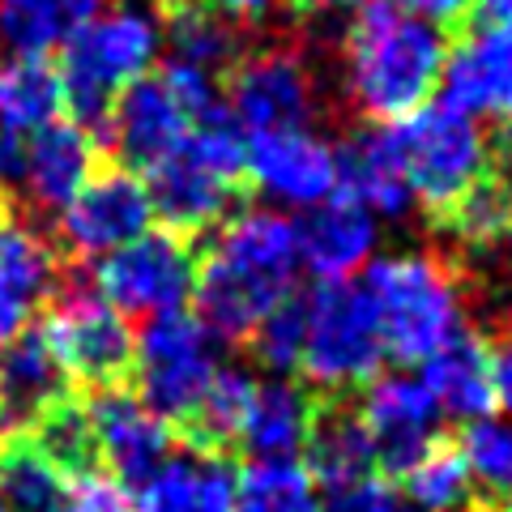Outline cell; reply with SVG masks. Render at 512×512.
I'll use <instances>...</instances> for the list:
<instances>
[{
	"instance_id": "1",
	"label": "cell",
	"mask_w": 512,
	"mask_h": 512,
	"mask_svg": "<svg viewBox=\"0 0 512 512\" xmlns=\"http://www.w3.org/2000/svg\"><path fill=\"white\" fill-rule=\"evenodd\" d=\"M299 278V231L282 210H239L222 222L205 261H197V320L218 342L252 338L282 308Z\"/></svg>"
},
{
	"instance_id": "2",
	"label": "cell",
	"mask_w": 512,
	"mask_h": 512,
	"mask_svg": "<svg viewBox=\"0 0 512 512\" xmlns=\"http://www.w3.org/2000/svg\"><path fill=\"white\" fill-rule=\"evenodd\" d=\"M444 30L410 18L393 0H367L346 35V90L372 120H402L440 86Z\"/></svg>"
},
{
	"instance_id": "3",
	"label": "cell",
	"mask_w": 512,
	"mask_h": 512,
	"mask_svg": "<svg viewBox=\"0 0 512 512\" xmlns=\"http://www.w3.org/2000/svg\"><path fill=\"white\" fill-rule=\"evenodd\" d=\"M363 295L372 303L384 355L402 363H427L436 350L461 338V286L453 269L427 252L372 256Z\"/></svg>"
},
{
	"instance_id": "4",
	"label": "cell",
	"mask_w": 512,
	"mask_h": 512,
	"mask_svg": "<svg viewBox=\"0 0 512 512\" xmlns=\"http://www.w3.org/2000/svg\"><path fill=\"white\" fill-rule=\"evenodd\" d=\"M158 56H163V18L154 9L146 5L99 9L82 35L64 47V64H60L64 107L73 111L77 124L103 128L111 103L133 82L150 77Z\"/></svg>"
},
{
	"instance_id": "5",
	"label": "cell",
	"mask_w": 512,
	"mask_h": 512,
	"mask_svg": "<svg viewBox=\"0 0 512 512\" xmlns=\"http://www.w3.org/2000/svg\"><path fill=\"white\" fill-rule=\"evenodd\" d=\"M218 99V82L201 69L171 60L163 73L133 82L103 120V137L116 146L128 171H150L184 150L192 124L210 116Z\"/></svg>"
},
{
	"instance_id": "6",
	"label": "cell",
	"mask_w": 512,
	"mask_h": 512,
	"mask_svg": "<svg viewBox=\"0 0 512 512\" xmlns=\"http://www.w3.org/2000/svg\"><path fill=\"white\" fill-rule=\"evenodd\" d=\"M389 141L410 197L436 214H448L478 180L491 175V146L483 128L448 103H423L419 111L393 120Z\"/></svg>"
},
{
	"instance_id": "7",
	"label": "cell",
	"mask_w": 512,
	"mask_h": 512,
	"mask_svg": "<svg viewBox=\"0 0 512 512\" xmlns=\"http://www.w3.org/2000/svg\"><path fill=\"white\" fill-rule=\"evenodd\" d=\"M384 363V342L363 286L320 282L303 299V350L295 372L308 376L312 389L346 393L376 380Z\"/></svg>"
},
{
	"instance_id": "8",
	"label": "cell",
	"mask_w": 512,
	"mask_h": 512,
	"mask_svg": "<svg viewBox=\"0 0 512 512\" xmlns=\"http://www.w3.org/2000/svg\"><path fill=\"white\" fill-rule=\"evenodd\" d=\"M218 372H222L218 338L184 308L167 316H150L146 329L137 333V355H133V376L141 389L137 397L154 414H163L167 423H188Z\"/></svg>"
},
{
	"instance_id": "9",
	"label": "cell",
	"mask_w": 512,
	"mask_h": 512,
	"mask_svg": "<svg viewBox=\"0 0 512 512\" xmlns=\"http://www.w3.org/2000/svg\"><path fill=\"white\" fill-rule=\"evenodd\" d=\"M197 282V252L188 235L141 231L124 248L99 256L94 291L124 316H167L180 312Z\"/></svg>"
},
{
	"instance_id": "10",
	"label": "cell",
	"mask_w": 512,
	"mask_h": 512,
	"mask_svg": "<svg viewBox=\"0 0 512 512\" xmlns=\"http://www.w3.org/2000/svg\"><path fill=\"white\" fill-rule=\"evenodd\" d=\"M43 338L60 359L64 376L82 380L90 389H116L133 372L137 333L128 316L111 308L99 291L60 295L52 316H47Z\"/></svg>"
},
{
	"instance_id": "11",
	"label": "cell",
	"mask_w": 512,
	"mask_h": 512,
	"mask_svg": "<svg viewBox=\"0 0 512 512\" xmlns=\"http://www.w3.org/2000/svg\"><path fill=\"white\" fill-rule=\"evenodd\" d=\"M82 410L94 436V453L107 466V478L124 491H141L154 478V470L175 453L171 423L120 384L116 389H94L90 406Z\"/></svg>"
},
{
	"instance_id": "12",
	"label": "cell",
	"mask_w": 512,
	"mask_h": 512,
	"mask_svg": "<svg viewBox=\"0 0 512 512\" xmlns=\"http://www.w3.org/2000/svg\"><path fill=\"white\" fill-rule=\"evenodd\" d=\"M150 192L146 180L128 167H103L77 188V197L60 210V239L77 256H107L128 239L150 231Z\"/></svg>"
},
{
	"instance_id": "13",
	"label": "cell",
	"mask_w": 512,
	"mask_h": 512,
	"mask_svg": "<svg viewBox=\"0 0 512 512\" xmlns=\"http://www.w3.org/2000/svg\"><path fill=\"white\" fill-rule=\"evenodd\" d=\"M244 175L278 210H316L338 192V150L312 128L252 133Z\"/></svg>"
},
{
	"instance_id": "14",
	"label": "cell",
	"mask_w": 512,
	"mask_h": 512,
	"mask_svg": "<svg viewBox=\"0 0 512 512\" xmlns=\"http://www.w3.org/2000/svg\"><path fill=\"white\" fill-rule=\"evenodd\" d=\"M227 111L244 133H278V128H308L316 90L303 56L295 52H256L235 64L227 86Z\"/></svg>"
},
{
	"instance_id": "15",
	"label": "cell",
	"mask_w": 512,
	"mask_h": 512,
	"mask_svg": "<svg viewBox=\"0 0 512 512\" xmlns=\"http://www.w3.org/2000/svg\"><path fill=\"white\" fill-rule=\"evenodd\" d=\"M359 419L372 436L376 466H384L389 474H406L427 448L440 444V410L419 376L389 372L367 380Z\"/></svg>"
},
{
	"instance_id": "16",
	"label": "cell",
	"mask_w": 512,
	"mask_h": 512,
	"mask_svg": "<svg viewBox=\"0 0 512 512\" xmlns=\"http://www.w3.org/2000/svg\"><path fill=\"white\" fill-rule=\"evenodd\" d=\"M440 90V103L461 116L512 124V30L487 22L457 47H448Z\"/></svg>"
},
{
	"instance_id": "17",
	"label": "cell",
	"mask_w": 512,
	"mask_h": 512,
	"mask_svg": "<svg viewBox=\"0 0 512 512\" xmlns=\"http://www.w3.org/2000/svg\"><path fill=\"white\" fill-rule=\"evenodd\" d=\"M376 214H367L342 192H333L329 201H320L308 218L295 222L299 231V265H308V274L320 282H350V274L367 269L376 256Z\"/></svg>"
},
{
	"instance_id": "18",
	"label": "cell",
	"mask_w": 512,
	"mask_h": 512,
	"mask_svg": "<svg viewBox=\"0 0 512 512\" xmlns=\"http://www.w3.org/2000/svg\"><path fill=\"white\" fill-rule=\"evenodd\" d=\"M99 146H94V133L77 120H52L39 133L22 137V171H18V188L26 192L43 210H64L77 188L99 167Z\"/></svg>"
},
{
	"instance_id": "19",
	"label": "cell",
	"mask_w": 512,
	"mask_h": 512,
	"mask_svg": "<svg viewBox=\"0 0 512 512\" xmlns=\"http://www.w3.org/2000/svg\"><path fill=\"white\" fill-rule=\"evenodd\" d=\"M64 397H69V376L43 333H22L0 350V440L26 436Z\"/></svg>"
},
{
	"instance_id": "20",
	"label": "cell",
	"mask_w": 512,
	"mask_h": 512,
	"mask_svg": "<svg viewBox=\"0 0 512 512\" xmlns=\"http://www.w3.org/2000/svg\"><path fill=\"white\" fill-rule=\"evenodd\" d=\"M316 397L286 376H269L252 384L244 423H239V448L252 461H295L316 423Z\"/></svg>"
},
{
	"instance_id": "21",
	"label": "cell",
	"mask_w": 512,
	"mask_h": 512,
	"mask_svg": "<svg viewBox=\"0 0 512 512\" xmlns=\"http://www.w3.org/2000/svg\"><path fill=\"white\" fill-rule=\"evenodd\" d=\"M231 180L214 175L205 163H197L188 150L171 154L167 163H158L146 171V192H150V210L163 218V227L175 235H197L205 227H214L231 214L235 201Z\"/></svg>"
},
{
	"instance_id": "22",
	"label": "cell",
	"mask_w": 512,
	"mask_h": 512,
	"mask_svg": "<svg viewBox=\"0 0 512 512\" xmlns=\"http://www.w3.org/2000/svg\"><path fill=\"white\" fill-rule=\"evenodd\" d=\"M235 466L210 448L171 453L141 487V512H231Z\"/></svg>"
},
{
	"instance_id": "23",
	"label": "cell",
	"mask_w": 512,
	"mask_h": 512,
	"mask_svg": "<svg viewBox=\"0 0 512 512\" xmlns=\"http://www.w3.org/2000/svg\"><path fill=\"white\" fill-rule=\"evenodd\" d=\"M56 278V248L39 231L9 222L0 231V350L26 333L30 312L56 286Z\"/></svg>"
},
{
	"instance_id": "24",
	"label": "cell",
	"mask_w": 512,
	"mask_h": 512,
	"mask_svg": "<svg viewBox=\"0 0 512 512\" xmlns=\"http://www.w3.org/2000/svg\"><path fill=\"white\" fill-rule=\"evenodd\" d=\"M338 192L376 218H402L414 205L389 128H363L338 150Z\"/></svg>"
},
{
	"instance_id": "25",
	"label": "cell",
	"mask_w": 512,
	"mask_h": 512,
	"mask_svg": "<svg viewBox=\"0 0 512 512\" xmlns=\"http://www.w3.org/2000/svg\"><path fill=\"white\" fill-rule=\"evenodd\" d=\"M431 402H436L440 419H487L495 406V380H491V350L483 338L461 333L444 350H436L423 363V376Z\"/></svg>"
},
{
	"instance_id": "26",
	"label": "cell",
	"mask_w": 512,
	"mask_h": 512,
	"mask_svg": "<svg viewBox=\"0 0 512 512\" xmlns=\"http://www.w3.org/2000/svg\"><path fill=\"white\" fill-rule=\"evenodd\" d=\"M103 0H0V43L13 56H47L69 47Z\"/></svg>"
},
{
	"instance_id": "27",
	"label": "cell",
	"mask_w": 512,
	"mask_h": 512,
	"mask_svg": "<svg viewBox=\"0 0 512 512\" xmlns=\"http://www.w3.org/2000/svg\"><path fill=\"white\" fill-rule=\"evenodd\" d=\"M303 453H308L303 466H308V474L316 478V487H329V491L376 474L372 436H367L359 414H350L342 406L316 410V423H312V436L303 444Z\"/></svg>"
},
{
	"instance_id": "28",
	"label": "cell",
	"mask_w": 512,
	"mask_h": 512,
	"mask_svg": "<svg viewBox=\"0 0 512 512\" xmlns=\"http://www.w3.org/2000/svg\"><path fill=\"white\" fill-rule=\"evenodd\" d=\"M64 82L47 56H9L0 60V133L30 137L60 120Z\"/></svg>"
},
{
	"instance_id": "29",
	"label": "cell",
	"mask_w": 512,
	"mask_h": 512,
	"mask_svg": "<svg viewBox=\"0 0 512 512\" xmlns=\"http://www.w3.org/2000/svg\"><path fill=\"white\" fill-rule=\"evenodd\" d=\"M158 18H163V43H171V60L188 69L218 77L239 60V35L231 18H222L201 0H171Z\"/></svg>"
},
{
	"instance_id": "30",
	"label": "cell",
	"mask_w": 512,
	"mask_h": 512,
	"mask_svg": "<svg viewBox=\"0 0 512 512\" xmlns=\"http://www.w3.org/2000/svg\"><path fill=\"white\" fill-rule=\"evenodd\" d=\"M69 483L26 436L0 440V512H64Z\"/></svg>"
},
{
	"instance_id": "31",
	"label": "cell",
	"mask_w": 512,
	"mask_h": 512,
	"mask_svg": "<svg viewBox=\"0 0 512 512\" xmlns=\"http://www.w3.org/2000/svg\"><path fill=\"white\" fill-rule=\"evenodd\" d=\"M231 512H320V487L303 461H252L235 478Z\"/></svg>"
},
{
	"instance_id": "32",
	"label": "cell",
	"mask_w": 512,
	"mask_h": 512,
	"mask_svg": "<svg viewBox=\"0 0 512 512\" xmlns=\"http://www.w3.org/2000/svg\"><path fill=\"white\" fill-rule=\"evenodd\" d=\"M461 466H466L470 491H478L487 504L512 500V423L508 419H474L461 431L457 448Z\"/></svg>"
},
{
	"instance_id": "33",
	"label": "cell",
	"mask_w": 512,
	"mask_h": 512,
	"mask_svg": "<svg viewBox=\"0 0 512 512\" xmlns=\"http://www.w3.org/2000/svg\"><path fill=\"white\" fill-rule=\"evenodd\" d=\"M252 376L248 372H235V367H222L214 376L210 393L201 397L197 414L184 423L188 431V448H210V453H222L239 440V423H244V410H248V397H252Z\"/></svg>"
},
{
	"instance_id": "34",
	"label": "cell",
	"mask_w": 512,
	"mask_h": 512,
	"mask_svg": "<svg viewBox=\"0 0 512 512\" xmlns=\"http://www.w3.org/2000/svg\"><path fill=\"white\" fill-rule=\"evenodd\" d=\"M26 440L52 461L64 478H86L99 474V453H94V436L86 423V410L64 397L60 406H52L43 419L26 431Z\"/></svg>"
},
{
	"instance_id": "35",
	"label": "cell",
	"mask_w": 512,
	"mask_h": 512,
	"mask_svg": "<svg viewBox=\"0 0 512 512\" xmlns=\"http://www.w3.org/2000/svg\"><path fill=\"white\" fill-rule=\"evenodd\" d=\"M402 483H406V500L419 512H461L474 495L461 457L444 444L427 448V453L402 474Z\"/></svg>"
},
{
	"instance_id": "36",
	"label": "cell",
	"mask_w": 512,
	"mask_h": 512,
	"mask_svg": "<svg viewBox=\"0 0 512 512\" xmlns=\"http://www.w3.org/2000/svg\"><path fill=\"white\" fill-rule=\"evenodd\" d=\"M444 218L453 227V235H461L466 244L495 248L512 231V184L500 180V175H487Z\"/></svg>"
},
{
	"instance_id": "37",
	"label": "cell",
	"mask_w": 512,
	"mask_h": 512,
	"mask_svg": "<svg viewBox=\"0 0 512 512\" xmlns=\"http://www.w3.org/2000/svg\"><path fill=\"white\" fill-rule=\"evenodd\" d=\"M252 350L274 376H286L299 367V350H303V299H286L282 308L269 312L261 325L252 329Z\"/></svg>"
},
{
	"instance_id": "38",
	"label": "cell",
	"mask_w": 512,
	"mask_h": 512,
	"mask_svg": "<svg viewBox=\"0 0 512 512\" xmlns=\"http://www.w3.org/2000/svg\"><path fill=\"white\" fill-rule=\"evenodd\" d=\"M320 512H419V508H414L406 500V491H397L389 478L367 474V478H359V483H346L338 491H329Z\"/></svg>"
},
{
	"instance_id": "39",
	"label": "cell",
	"mask_w": 512,
	"mask_h": 512,
	"mask_svg": "<svg viewBox=\"0 0 512 512\" xmlns=\"http://www.w3.org/2000/svg\"><path fill=\"white\" fill-rule=\"evenodd\" d=\"M64 512H141V508L120 483H111L103 474H86V478H73Z\"/></svg>"
},
{
	"instance_id": "40",
	"label": "cell",
	"mask_w": 512,
	"mask_h": 512,
	"mask_svg": "<svg viewBox=\"0 0 512 512\" xmlns=\"http://www.w3.org/2000/svg\"><path fill=\"white\" fill-rule=\"evenodd\" d=\"M393 5L402 9V13H410V18H419V22H427V26L444 30V26L466 22L478 0H393Z\"/></svg>"
},
{
	"instance_id": "41",
	"label": "cell",
	"mask_w": 512,
	"mask_h": 512,
	"mask_svg": "<svg viewBox=\"0 0 512 512\" xmlns=\"http://www.w3.org/2000/svg\"><path fill=\"white\" fill-rule=\"evenodd\" d=\"M491 380H495V406H500L508 414V423H512V333L491 355Z\"/></svg>"
},
{
	"instance_id": "42",
	"label": "cell",
	"mask_w": 512,
	"mask_h": 512,
	"mask_svg": "<svg viewBox=\"0 0 512 512\" xmlns=\"http://www.w3.org/2000/svg\"><path fill=\"white\" fill-rule=\"evenodd\" d=\"M201 5L218 9L222 18H244V22H256V18H265V13L274 9L278 0H201Z\"/></svg>"
},
{
	"instance_id": "43",
	"label": "cell",
	"mask_w": 512,
	"mask_h": 512,
	"mask_svg": "<svg viewBox=\"0 0 512 512\" xmlns=\"http://www.w3.org/2000/svg\"><path fill=\"white\" fill-rule=\"evenodd\" d=\"M367 0H299V9L308 13H346V9H363Z\"/></svg>"
},
{
	"instance_id": "44",
	"label": "cell",
	"mask_w": 512,
	"mask_h": 512,
	"mask_svg": "<svg viewBox=\"0 0 512 512\" xmlns=\"http://www.w3.org/2000/svg\"><path fill=\"white\" fill-rule=\"evenodd\" d=\"M478 5H483V13H487L491 26L512 30V0H478Z\"/></svg>"
},
{
	"instance_id": "45",
	"label": "cell",
	"mask_w": 512,
	"mask_h": 512,
	"mask_svg": "<svg viewBox=\"0 0 512 512\" xmlns=\"http://www.w3.org/2000/svg\"><path fill=\"white\" fill-rule=\"evenodd\" d=\"M9 227V210H5V197H0V231Z\"/></svg>"
},
{
	"instance_id": "46",
	"label": "cell",
	"mask_w": 512,
	"mask_h": 512,
	"mask_svg": "<svg viewBox=\"0 0 512 512\" xmlns=\"http://www.w3.org/2000/svg\"><path fill=\"white\" fill-rule=\"evenodd\" d=\"M504 512H512V500H504Z\"/></svg>"
},
{
	"instance_id": "47",
	"label": "cell",
	"mask_w": 512,
	"mask_h": 512,
	"mask_svg": "<svg viewBox=\"0 0 512 512\" xmlns=\"http://www.w3.org/2000/svg\"><path fill=\"white\" fill-rule=\"evenodd\" d=\"M461 512H483V508H461Z\"/></svg>"
}]
</instances>
